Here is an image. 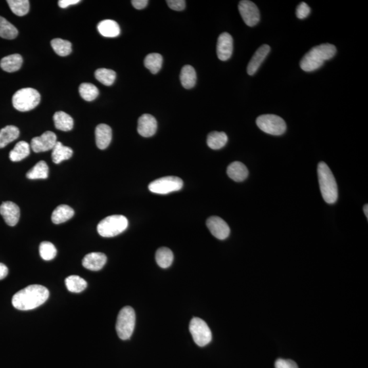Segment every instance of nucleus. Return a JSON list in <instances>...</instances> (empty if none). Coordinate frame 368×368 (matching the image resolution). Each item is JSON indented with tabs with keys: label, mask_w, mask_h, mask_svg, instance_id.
<instances>
[{
	"label": "nucleus",
	"mask_w": 368,
	"mask_h": 368,
	"mask_svg": "<svg viewBox=\"0 0 368 368\" xmlns=\"http://www.w3.org/2000/svg\"><path fill=\"white\" fill-rule=\"evenodd\" d=\"M7 3L12 12L17 16L26 15L30 10V2L28 0H8Z\"/></svg>",
	"instance_id": "c9c22d12"
},
{
	"label": "nucleus",
	"mask_w": 368,
	"mask_h": 368,
	"mask_svg": "<svg viewBox=\"0 0 368 368\" xmlns=\"http://www.w3.org/2000/svg\"><path fill=\"white\" fill-rule=\"evenodd\" d=\"M189 329L194 342L198 346H206L212 341V332L204 320L193 318L190 321Z\"/></svg>",
	"instance_id": "6e6552de"
},
{
	"label": "nucleus",
	"mask_w": 368,
	"mask_h": 368,
	"mask_svg": "<svg viewBox=\"0 0 368 368\" xmlns=\"http://www.w3.org/2000/svg\"><path fill=\"white\" fill-rule=\"evenodd\" d=\"M20 130L14 125H7L0 130V149L20 137Z\"/></svg>",
	"instance_id": "b1692460"
},
{
	"label": "nucleus",
	"mask_w": 368,
	"mask_h": 368,
	"mask_svg": "<svg viewBox=\"0 0 368 368\" xmlns=\"http://www.w3.org/2000/svg\"><path fill=\"white\" fill-rule=\"evenodd\" d=\"M217 56L222 61L231 58L233 51V39L231 34L225 32L219 35L217 43Z\"/></svg>",
	"instance_id": "ddd939ff"
},
{
	"label": "nucleus",
	"mask_w": 368,
	"mask_h": 368,
	"mask_svg": "<svg viewBox=\"0 0 368 368\" xmlns=\"http://www.w3.org/2000/svg\"><path fill=\"white\" fill-rule=\"evenodd\" d=\"M136 316L133 307L125 306L119 313L116 323V331L119 338L128 340L133 335L135 327Z\"/></svg>",
	"instance_id": "423d86ee"
},
{
	"label": "nucleus",
	"mask_w": 368,
	"mask_h": 368,
	"mask_svg": "<svg viewBox=\"0 0 368 368\" xmlns=\"http://www.w3.org/2000/svg\"><path fill=\"white\" fill-rule=\"evenodd\" d=\"M0 214L8 225L14 227L20 220V209L17 205L13 202H4L0 206Z\"/></svg>",
	"instance_id": "4468645a"
},
{
	"label": "nucleus",
	"mask_w": 368,
	"mask_h": 368,
	"mask_svg": "<svg viewBox=\"0 0 368 368\" xmlns=\"http://www.w3.org/2000/svg\"><path fill=\"white\" fill-rule=\"evenodd\" d=\"M41 102L39 92L33 88L21 89L12 96V104L16 110L29 112L36 107Z\"/></svg>",
	"instance_id": "39448f33"
},
{
	"label": "nucleus",
	"mask_w": 368,
	"mask_h": 368,
	"mask_svg": "<svg viewBox=\"0 0 368 368\" xmlns=\"http://www.w3.org/2000/svg\"><path fill=\"white\" fill-rule=\"evenodd\" d=\"M95 77L102 84L110 86L116 80V72L110 69L99 68L95 72Z\"/></svg>",
	"instance_id": "72a5a7b5"
},
{
	"label": "nucleus",
	"mask_w": 368,
	"mask_h": 368,
	"mask_svg": "<svg viewBox=\"0 0 368 368\" xmlns=\"http://www.w3.org/2000/svg\"><path fill=\"white\" fill-rule=\"evenodd\" d=\"M51 45L54 51L58 56H62V57L70 55L71 52H72V44L68 41L56 39L52 40Z\"/></svg>",
	"instance_id": "f704fd0d"
},
{
	"label": "nucleus",
	"mask_w": 368,
	"mask_h": 368,
	"mask_svg": "<svg viewBox=\"0 0 368 368\" xmlns=\"http://www.w3.org/2000/svg\"><path fill=\"white\" fill-rule=\"evenodd\" d=\"M30 154V145L26 141H20L16 143L14 149L10 151V160L12 162H20L27 158Z\"/></svg>",
	"instance_id": "bb28decb"
},
{
	"label": "nucleus",
	"mask_w": 368,
	"mask_h": 368,
	"mask_svg": "<svg viewBox=\"0 0 368 368\" xmlns=\"http://www.w3.org/2000/svg\"><path fill=\"white\" fill-rule=\"evenodd\" d=\"M173 254L169 248H159L156 253V261L158 265L162 268L166 269L170 267L173 261Z\"/></svg>",
	"instance_id": "7c9ffc66"
},
{
	"label": "nucleus",
	"mask_w": 368,
	"mask_h": 368,
	"mask_svg": "<svg viewBox=\"0 0 368 368\" xmlns=\"http://www.w3.org/2000/svg\"><path fill=\"white\" fill-rule=\"evenodd\" d=\"M318 177L323 199L328 204H335L338 198V185L333 173L325 162L319 163Z\"/></svg>",
	"instance_id": "7ed1b4c3"
},
{
	"label": "nucleus",
	"mask_w": 368,
	"mask_h": 368,
	"mask_svg": "<svg viewBox=\"0 0 368 368\" xmlns=\"http://www.w3.org/2000/svg\"><path fill=\"white\" fill-rule=\"evenodd\" d=\"M127 226L128 221L126 217L122 215H113L100 222L97 231L102 237H116L125 231Z\"/></svg>",
	"instance_id": "20e7f679"
},
{
	"label": "nucleus",
	"mask_w": 368,
	"mask_h": 368,
	"mask_svg": "<svg viewBox=\"0 0 368 368\" xmlns=\"http://www.w3.org/2000/svg\"><path fill=\"white\" fill-rule=\"evenodd\" d=\"M207 226L211 233L218 240L227 239L231 232L227 223L218 216L209 217L207 220Z\"/></svg>",
	"instance_id": "f8f14e48"
},
{
	"label": "nucleus",
	"mask_w": 368,
	"mask_h": 368,
	"mask_svg": "<svg viewBox=\"0 0 368 368\" xmlns=\"http://www.w3.org/2000/svg\"><path fill=\"white\" fill-rule=\"evenodd\" d=\"M40 255L45 261L53 260L57 255V249L51 242H42L39 247Z\"/></svg>",
	"instance_id": "4c0bfd02"
},
{
	"label": "nucleus",
	"mask_w": 368,
	"mask_h": 368,
	"mask_svg": "<svg viewBox=\"0 0 368 368\" xmlns=\"http://www.w3.org/2000/svg\"><path fill=\"white\" fill-rule=\"evenodd\" d=\"M107 258L101 252H91L87 254L83 259V266L89 270L99 271L103 268Z\"/></svg>",
	"instance_id": "dca6fc26"
},
{
	"label": "nucleus",
	"mask_w": 368,
	"mask_h": 368,
	"mask_svg": "<svg viewBox=\"0 0 368 368\" xmlns=\"http://www.w3.org/2000/svg\"><path fill=\"white\" fill-rule=\"evenodd\" d=\"M310 12V8L309 7V6L305 2H302V3L299 4L298 8H297L296 15L298 19L304 20V19H306L308 16Z\"/></svg>",
	"instance_id": "58836bf2"
},
{
	"label": "nucleus",
	"mask_w": 368,
	"mask_h": 368,
	"mask_svg": "<svg viewBox=\"0 0 368 368\" xmlns=\"http://www.w3.org/2000/svg\"><path fill=\"white\" fill-rule=\"evenodd\" d=\"M131 3L136 9L141 10L148 6L149 1H148V0H133V1H131Z\"/></svg>",
	"instance_id": "79ce46f5"
},
{
	"label": "nucleus",
	"mask_w": 368,
	"mask_h": 368,
	"mask_svg": "<svg viewBox=\"0 0 368 368\" xmlns=\"http://www.w3.org/2000/svg\"><path fill=\"white\" fill-rule=\"evenodd\" d=\"M238 8L247 26L253 27L259 24L261 18L260 12L256 4L248 0H243L240 2Z\"/></svg>",
	"instance_id": "9d476101"
},
{
	"label": "nucleus",
	"mask_w": 368,
	"mask_h": 368,
	"mask_svg": "<svg viewBox=\"0 0 368 368\" xmlns=\"http://www.w3.org/2000/svg\"><path fill=\"white\" fill-rule=\"evenodd\" d=\"M162 56L160 54L154 53L146 56L144 65L152 74H157L162 68Z\"/></svg>",
	"instance_id": "2f4dec72"
},
{
	"label": "nucleus",
	"mask_w": 368,
	"mask_h": 368,
	"mask_svg": "<svg viewBox=\"0 0 368 368\" xmlns=\"http://www.w3.org/2000/svg\"><path fill=\"white\" fill-rule=\"evenodd\" d=\"M49 291L45 286L33 284L16 292L12 300V306L20 310H31L47 302Z\"/></svg>",
	"instance_id": "f257e3e1"
},
{
	"label": "nucleus",
	"mask_w": 368,
	"mask_h": 368,
	"mask_svg": "<svg viewBox=\"0 0 368 368\" xmlns=\"http://www.w3.org/2000/svg\"><path fill=\"white\" fill-rule=\"evenodd\" d=\"M56 128L62 131H70L74 125V121L70 116L65 112H56L53 116Z\"/></svg>",
	"instance_id": "a878e982"
},
{
	"label": "nucleus",
	"mask_w": 368,
	"mask_h": 368,
	"mask_svg": "<svg viewBox=\"0 0 368 368\" xmlns=\"http://www.w3.org/2000/svg\"><path fill=\"white\" fill-rule=\"evenodd\" d=\"M57 142L56 134L53 132L47 131L40 137L33 138L31 141V148L35 153L47 152L53 150Z\"/></svg>",
	"instance_id": "9b49d317"
},
{
	"label": "nucleus",
	"mask_w": 368,
	"mask_h": 368,
	"mask_svg": "<svg viewBox=\"0 0 368 368\" xmlns=\"http://www.w3.org/2000/svg\"><path fill=\"white\" fill-rule=\"evenodd\" d=\"M98 30L102 35L107 38L118 36L120 33V28L118 23L115 21L106 20L98 24Z\"/></svg>",
	"instance_id": "aec40b11"
},
{
	"label": "nucleus",
	"mask_w": 368,
	"mask_h": 368,
	"mask_svg": "<svg viewBox=\"0 0 368 368\" xmlns=\"http://www.w3.org/2000/svg\"><path fill=\"white\" fill-rule=\"evenodd\" d=\"M256 122L261 131L269 135H282L286 130V124L283 119L275 115H262L256 119Z\"/></svg>",
	"instance_id": "0eeeda50"
},
{
	"label": "nucleus",
	"mask_w": 368,
	"mask_h": 368,
	"mask_svg": "<svg viewBox=\"0 0 368 368\" xmlns=\"http://www.w3.org/2000/svg\"><path fill=\"white\" fill-rule=\"evenodd\" d=\"M75 215V211L66 205H60L53 211L51 215V220L56 225L64 223L72 218Z\"/></svg>",
	"instance_id": "4be33fe9"
},
{
	"label": "nucleus",
	"mask_w": 368,
	"mask_h": 368,
	"mask_svg": "<svg viewBox=\"0 0 368 368\" xmlns=\"http://www.w3.org/2000/svg\"><path fill=\"white\" fill-rule=\"evenodd\" d=\"M167 4L171 9L175 11H181L186 8V1L184 0H168Z\"/></svg>",
	"instance_id": "a19ab883"
},
{
	"label": "nucleus",
	"mask_w": 368,
	"mask_h": 368,
	"mask_svg": "<svg viewBox=\"0 0 368 368\" xmlns=\"http://www.w3.org/2000/svg\"><path fill=\"white\" fill-rule=\"evenodd\" d=\"M81 2L80 0H60L58 2V6L62 8H66L68 6L75 5Z\"/></svg>",
	"instance_id": "37998d69"
},
{
	"label": "nucleus",
	"mask_w": 368,
	"mask_h": 368,
	"mask_svg": "<svg viewBox=\"0 0 368 368\" xmlns=\"http://www.w3.org/2000/svg\"><path fill=\"white\" fill-rule=\"evenodd\" d=\"M96 142L100 150H105L110 145L112 140V130L109 125L101 123L96 127Z\"/></svg>",
	"instance_id": "a211bd4d"
},
{
	"label": "nucleus",
	"mask_w": 368,
	"mask_h": 368,
	"mask_svg": "<svg viewBox=\"0 0 368 368\" xmlns=\"http://www.w3.org/2000/svg\"><path fill=\"white\" fill-rule=\"evenodd\" d=\"M363 212H364L365 216H366L367 218H368V206H367V204L365 205L364 207H363Z\"/></svg>",
	"instance_id": "a18cd8bd"
},
{
	"label": "nucleus",
	"mask_w": 368,
	"mask_h": 368,
	"mask_svg": "<svg viewBox=\"0 0 368 368\" xmlns=\"http://www.w3.org/2000/svg\"><path fill=\"white\" fill-rule=\"evenodd\" d=\"M73 154L70 148L64 146L61 142L58 141L52 150V160L56 164H60L63 161L68 160Z\"/></svg>",
	"instance_id": "5701e85b"
},
{
	"label": "nucleus",
	"mask_w": 368,
	"mask_h": 368,
	"mask_svg": "<svg viewBox=\"0 0 368 368\" xmlns=\"http://www.w3.org/2000/svg\"><path fill=\"white\" fill-rule=\"evenodd\" d=\"M270 50V47L267 45L261 46L256 50L254 56H252V59L249 62L248 68H247V72L249 75H254L257 72L261 64L268 56Z\"/></svg>",
	"instance_id": "f3484780"
},
{
	"label": "nucleus",
	"mask_w": 368,
	"mask_h": 368,
	"mask_svg": "<svg viewBox=\"0 0 368 368\" xmlns=\"http://www.w3.org/2000/svg\"><path fill=\"white\" fill-rule=\"evenodd\" d=\"M336 48L332 44L325 43L316 46L304 56L300 62V67L306 72H312L321 68L325 61L335 56Z\"/></svg>",
	"instance_id": "f03ea898"
},
{
	"label": "nucleus",
	"mask_w": 368,
	"mask_h": 368,
	"mask_svg": "<svg viewBox=\"0 0 368 368\" xmlns=\"http://www.w3.org/2000/svg\"><path fill=\"white\" fill-rule=\"evenodd\" d=\"M227 175L231 179L237 182L245 180L248 176V170L243 163L235 161L228 167Z\"/></svg>",
	"instance_id": "6ab92c4d"
},
{
	"label": "nucleus",
	"mask_w": 368,
	"mask_h": 368,
	"mask_svg": "<svg viewBox=\"0 0 368 368\" xmlns=\"http://www.w3.org/2000/svg\"><path fill=\"white\" fill-rule=\"evenodd\" d=\"M180 81L185 89H190L194 87L196 82V74L193 67L190 65L183 67L180 73Z\"/></svg>",
	"instance_id": "393cba45"
},
{
	"label": "nucleus",
	"mask_w": 368,
	"mask_h": 368,
	"mask_svg": "<svg viewBox=\"0 0 368 368\" xmlns=\"http://www.w3.org/2000/svg\"><path fill=\"white\" fill-rule=\"evenodd\" d=\"M275 368H299L298 364L291 359H278L275 363Z\"/></svg>",
	"instance_id": "ea45409f"
},
{
	"label": "nucleus",
	"mask_w": 368,
	"mask_h": 368,
	"mask_svg": "<svg viewBox=\"0 0 368 368\" xmlns=\"http://www.w3.org/2000/svg\"><path fill=\"white\" fill-rule=\"evenodd\" d=\"M228 142V137L223 132H212L209 134L207 143L211 149L217 150L225 147Z\"/></svg>",
	"instance_id": "cd10ccee"
},
{
	"label": "nucleus",
	"mask_w": 368,
	"mask_h": 368,
	"mask_svg": "<svg viewBox=\"0 0 368 368\" xmlns=\"http://www.w3.org/2000/svg\"><path fill=\"white\" fill-rule=\"evenodd\" d=\"M17 29L5 18L0 16V37L3 39L12 40L18 35Z\"/></svg>",
	"instance_id": "473e14b6"
},
{
	"label": "nucleus",
	"mask_w": 368,
	"mask_h": 368,
	"mask_svg": "<svg viewBox=\"0 0 368 368\" xmlns=\"http://www.w3.org/2000/svg\"><path fill=\"white\" fill-rule=\"evenodd\" d=\"M49 176V167L45 161H39L30 171L27 173L26 177L30 179H47Z\"/></svg>",
	"instance_id": "c756f323"
},
{
	"label": "nucleus",
	"mask_w": 368,
	"mask_h": 368,
	"mask_svg": "<svg viewBox=\"0 0 368 368\" xmlns=\"http://www.w3.org/2000/svg\"><path fill=\"white\" fill-rule=\"evenodd\" d=\"M8 273V267L3 263H0V280L4 279Z\"/></svg>",
	"instance_id": "c03bdc74"
},
{
	"label": "nucleus",
	"mask_w": 368,
	"mask_h": 368,
	"mask_svg": "<svg viewBox=\"0 0 368 368\" xmlns=\"http://www.w3.org/2000/svg\"><path fill=\"white\" fill-rule=\"evenodd\" d=\"M183 185V181L179 177L167 176L152 181L148 188L153 193L167 194L180 190Z\"/></svg>",
	"instance_id": "1a4fd4ad"
},
{
	"label": "nucleus",
	"mask_w": 368,
	"mask_h": 368,
	"mask_svg": "<svg viewBox=\"0 0 368 368\" xmlns=\"http://www.w3.org/2000/svg\"><path fill=\"white\" fill-rule=\"evenodd\" d=\"M23 64V58L20 54H13L2 58L0 66L2 70L8 72H14L20 70Z\"/></svg>",
	"instance_id": "412c9836"
},
{
	"label": "nucleus",
	"mask_w": 368,
	"mask_h": 368,
	"mask_svg": "<svg viewBox=\"0 0 368 368\" xmlns=\"http://www.w3.org/2000/svg\"><path fill=\"white\" fill-rule=\"evenodd\" d=\"M157 121L152 115L144 114L140 117L138 121L137 131L139 135L143 137H151L156 133Z\"/></svg>",
	"instance_id": "2eb2a0df"
},
{
	"label": "nucleus",
	"mask_w": 368,
	"mask_h": 368,
	"mask_svg": "<svg viewBox=\"0 0 368 368\" xmlns=\"http://www.w3.org/2000/svg\"><path fill=\"white\" fill-rule=\"evenodd\" d=\"M79 94H80L83 99L88 102L93 101L94 100H95L98 97V94H99V91H98L97 87L91 84V83H82L79 87Z\"/></svg>",
	"instance_id": "e433bc0d"
},
{
	"label": "nucleus",
	"mask_w": 368,
	"mask_h": 368,
	"mask_svg": "<svg viewBox=\"0 0 368 368\" xmlns=\"http://www.w3.org/2000/svg\"><path fill=\"white\" fill-rule=\"evenodd\" d=\"M67 289L71 292L79 293L87 288V282L78 275H70L65 280Z\"/></svg>",
	"instance_id": "c85d7f7f"
}]
</instances>
